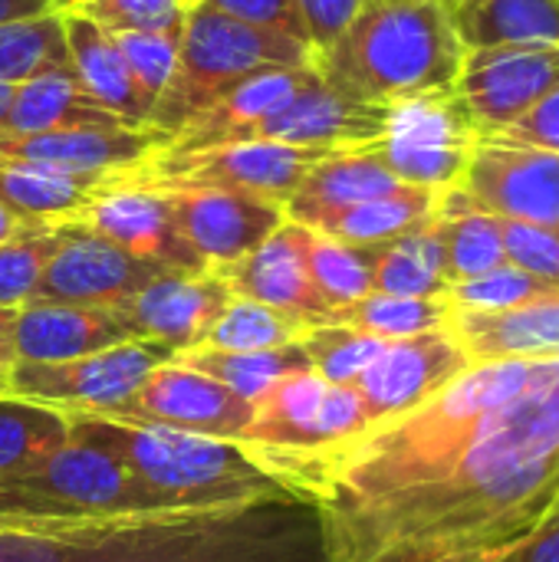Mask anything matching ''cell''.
Returning <instances> with one entry per match:
<instances>
[{
	"instance_id": "1",
	"label": "cell",
	"mask_w": 559,
	"mask_h": 562,
	"mask_svg": "<svg viewBox=\"0 0 559 562\" xmlns=\"http://www.w3.org/2000/svg\"><path fill=\"white\" fill-rule=\"evenodd\" d=\"M559 497V379L511 402L435 484L323 524L329 562H501Z\"/></svg>"
},
{
	"instance_id": "2",
	"label": "cell",
	"mask_w": 559,
	"mask_h": 562,
	"mask_svg": "<svg viewBox=\"0 0 559 562\" xmlns=\"http://www.w3.org/2000/svg\"><path fill=\"white\" fill-rule=\"evenodd\" d=\"M559 379V362H484L461 372L425 405L323 451H247L323 524L379 507L441 481L497 415Z\"/></svg>"
},
{
	"instance_id": "3",
	"label": "cell",
	"mask_w": 559,
	"mask_h": 562,
	"mask_svg": "<svg viewBox=\"0 0 559 562\" xmlns=\"http://www.w3.org/2000/svg\"><path fill=\"white\" fill-rule=\"evenodd\" d=\"M0 562H329L300 497L132 514L0 510Z\"/></svg>"
},
{
	"instance_id": "4",
	"label": "cell",
	"mask_w": 559,
	"mask_h": 562,
	"mask_svg": "<svg viewBox=\"0 0 559 562\" xmlns=\"http://www.w3.org/2000/svg\"><path fill=\"white\" fill-rule=\"evenodd\" d=\"M465 63L445 0L366 3L356 20L316 53V69L336 89L395 105L451 89Z\"/></svg>"
},
{
	"instance_id": "5",
	"label": "cell",
	"mask_w": 559,
	"mask_h": 562,
	"mask_svg": "<svg viewBox=\"0 0 559 562\" xmlns=\"http://www.w3.org/2000/svg\"><path fill=\"white\" fill-rule=\"evenodd\" d=\"M72 438L112 451L161 510L224 507L264 497H297L264 471L237 441L201 438L158 425H119L89 415H66Z\"/></svg>"
},
{
	"instance_id": "6",
	"label": "cell",
	"mask_w": 559,
	"mask_h": 562,
	"mask_svg": "<svg viewBox=\"0 0 559 562\" xmlns=\"http://www.w3.org/2000/svg\"><path fill=\"white\" fill-rule=\"evenodd\" d=\"M287 66H316V49L270 26H254L208 3H194L185 20L175 72L158 95L148 128L168 145L241 82Z\"/></svg>"
},
{
	"instance_id": "7",
	"label": "cell",
	"mask_w": 559,
	"mask_h": 562,
	"mask_svg": "<svg viewBox=\"0 0 559 562\" xmlns=\"http://www.w3.org/2000/svg\"><path fill=\"white\" fill-rule=\"evenodd\" d=\"M339 148H306L283 142H234L191 155L152 151L145 161L115 171L112 188H152V191H188V188H217L257 194L277 204H287L300 181L316 161Z\"/></svg>"
},
{
	"instance_id": "8",
	"label": "cell",
	"mask_w": 559,
	"mask_h": 562,
	"mask_svg": "<svg viewBox=\"0 0 559 562\" xmlns=\"http://www.w3.org/2000/svg\"><path fill=\"white\" fill-rule=\"evenodd\" d=\"M478 142L481 128L451 86L389 105L385 132L362 151L402 184L445 194L461 184Z\"/></svg>"
},
{
	"instance_id": "9",
	"label": "cell",
	"mask_w": 559,
	"mask_h": 562,
	"mask_svg": "<svg viewBox=\"0 0 559 562\" xmlns=\"http://www.w3.org/2000/svg\"><path fill=\"white\" fill-rule=\"evenodd\" d=\"M178 352L155 339H128L66 362H16L3 375L7 398L46 405L63 415H102L125 402L155 369Z\"/></svg>"
},
{
	"instance_id": "10",
	"label": "cell",
	"mask_w": 559,
	"mask_h": 562,
	"mask_svg": "<svg viewBox=\"0 0 559 562\" xmlns=\"http://www.w3.org/2000/svg\"><path fill=\"white\" fill-rule=\"evenodd\" d=\"M254 405L257 415L237 438L247 451H323L359 438L372 425L353 385H329L316 372L277 382Z\"/></svg>"
},
{
	"instance_id": "11",
	"label": "cell",
	"mask_w": 559,
	"mask_h": 562,
	"mask_svg": "<svg viewBox=\"0 0 559 562\" xmlns=\"http://www.w3.org/2000/svg\"><path fill=\"white\" fill-rule=\"evenodd\" d=\"M254 415L257 405L241 398L227 385L188 366L168 362L155 369L125 402L89 418H105L119 425H158L201 438L237 441L250 428Z\"/></svg>"
},
{
	"instance_id": "12",
	"label": "cell",
	"mask_w": 559,
	"mask_h": 562,
	"mask_svg": "<svg viewBox=\"0 0 559 562\" xmlns=\"http://www.w3.org/2000/svg\"><path fill=\"white\" fill-rule=\"evenodd\" d=\"M455 191L501 221L559 231V155L544 148L481 135Z\"/></svg>"
},
{
	"instance_id": "13",
	"label": "cell",
	"mask_w": 559,
	"mask_h": 562,
	"mask_svg": "<svg viewBox=\"0 0 559 562\" xmlns=\"http://www.w3.org/2000/svg\"><path fill=\"white\" fill-rule=\"evenodd\" d=\"M171 267L142 260L79 221L59 224V244L49 254L33 300L72 306H119Z\"/></svg>"
},
{
	"instance_id": "14",
	"label": "cell",
	"mask_w": 559,
	"mask_h": 562,
	"mask_svg": "<svg viewBox=\"0 0 559 562\" xmlns=\"http://www.w3.org/2000/svg\"><path fill=\"white\" fill-rule=\"evenodd\" d=\"M455 89L481 135L501 132L559 89V43L465 53Z\"/></svg>"
},
{
	"instance_id": "15",
	"label": "cell",
	"mask_w": 559,
	"mask_h": 562,
	"mask_svg": "<svg viewBox=\"0 0 559 562\" xmlns=\"http://www.w3.org/2000/svg\"><path fill=\"white\" fill-rule=\"evenodd\" d=\"M10 484L36 497H46L69 514L161 510L158 501L135 481V474L112 451L72 435L40 468Z\"/></svg>"
},
{
	"instance_id": "16",
	"label": "cell",
	"mask_w": 559,
	"mask_h": 562,
	"mask_svg": "<svg viewBox=\"0 0 559 562\" xmlns=\"http://www.w3.org/2000/svg\"><path fill=\"white\" fill-rule=\"evenodd\" d=\"M468 369H471L468 352L445 326L412 339L385 342L382 356L359 375L353 389L366 402L369 422L382 425L425 405Z\"/></svg>"
},
{
	"instance_id": "17",
	"label": "cell",
	"mask_w": 559,
	"mask_h": 562,
	"mask_svg": "<svg viewBox=\"0 0 559 562\" xmlns=\"http://www.w3.org/2000/svg\"><path fill=\"white\" fill-rule=\"evenodd\" d=\"M231 300L234 293L211 270H165L138 293L112 306V313L122 319L132 339H155L175 352H188L204 346Z\"/></svg>"
},
{
	"instance_id": "18",
	"label": "cell",
	"mask_w": 559,
	"mask_h": 562,
	"mask_svg": "<svg viewBox=\"0 0 559 562\" xmlns=\"http://www.w3.org/2000/svg\"><path fill=\"white\" fill-rule=\"evenodd\" d=\"M168 198L178 234L208 270L244 260L287 221L283 204L241 191L188 188L168 191Z\"/></svg>"
},
{
	"instance_id": "19",
	"label": "cell",
	"mask_w": 559,
	"mask_h": 562,
	"mask_svg": "<svg viewBox=\"0 0 559 562\" xmlns=\"http://www.w3.org/2000/svg\"><path fill=\"white\" fill-rule=\"evenodd\" d=\"M389 105L362 102L316 76L280 109L260 119L244 142H283L306 148H362L385 132Z\"/></svg>"
},
{
	"instance_id": "20",
	"label": "cell",
	"mask_w": 559,
	"mask_h": 562,
	"mask_svg": "<svg viewBox=\"0 0 559 562\" xmlns=\"http://www.w3.org/2000/svg\"><path fill=\"white\" fill-rule=\"evenodd\" d=\"M306 240L310 227L283 221L254 254L211 273H217L234 296L264 303L277 313L300 319L303 326L329 323L333 310L326 306L306 270Z\"/></svg>"
},
{
	"instance_id": "21",
	"label": "cell",
	"mask_w": 559,
	"mask_h": 562,
	"mask_svg": "<svg viewBox=\"0 0 559 562\" xmlns=\"http://www.w3.org/2000/svg\"><path fill=\"white\" fill-rule=\"evenodd\" d=\"M168 138L155 128L119 132H7L0 128V168L59 175H112L145 161Z\"/></svg>"
},
{
	"instance_id": "22",
	"label": "cell",
	"mask_w": 559,
	"mask_h": 562,
	"mask_svg": "<svg viewBox=\"0 0 559 562\" xmlns=\"http://www.w3.org/2000/svg\"><path fill=\"white\" fill-rule=\"evenodd\" d=\"M72 221L86 224L89 231L102 234L105 240L119 244L122 250L142 260H152L171 270H188V273L208 270L204 260L178 234L168 191L105 188Z\"/></svg>"
},
{
	"instance_id": "23",
	"label": "cell",
	"mask_w": 559,
	"mask_h": 562,
	"mask_svg": "<svg viewBox=\"0 0 559 562\" xmlns=\"http://www.w3.org/2000/svg\"><path fill=\"white\" fill-rule=\"evenodd\" d=\"M128 329L105 306L30 300L13 319L16 362H66L128 342Z\"/></svg>"
},
{
	"instance_id": "24",
	"label": "cell",
	"mask_w": 559,
	"mask_h": 562,
	"mask_svg": "<svg viewBox=\"0 0 559 562\" xmlns=\"http://www.w3.org/2000/svg\"><path fill=\"white\" fill-rule=\"evenodd\" d=\"M451 336L471 366L484 362H559V296L504 313L451 310Z\"/></svg>"
},
{
	"instance_id": "25",
	"label": "cell",
	"mask_w": 559,
	"mask_h": 562,
	"mask_svg": "<svg viewBox=\"0 0 559 562\" xmlns=\"http://www.w3.org/2000/svg\"><path fill=\"white\" fill-rule=\"evenodd\" d=\"M313 76H316V66H287V69H267L260 76L241 82L217 105H211L204 115H198L171 145H165V151L191 155V151L244 142V135L260 119H267L273 109H280Z\"/></svg>"
},
{
	"instance_id": "26",
	"label": "cell",
	"mask_w": 559,
	"mask_h": 562,
	"mask_svg": "<svg viewBox=\"0 0 559 562\" xmlns=\"http://www.w3.org/2000/svg\"><path fill=\"white\" fill-rule=\"evenodd\" d=\"M7 132H119L135 128L115 112H109L76 72H46L26 79L13 89L10 112L3 119Z\"/></svg>"
},
{
	"instance_id": "27",
	"label": "cell",
	"mask_w": 559,
	"mask_h": 562,
	"mask_svg": "<svg viewBox=\"0 0 559 562\" xmlns=\"http://www.w3.org/2000/svg\"><path fill=\"white\" fill-rule=\"evenodd\" d=\"M399 188H405V184L399 178H392L369 151L339 148L310 168V175L290 194L283 211H287V221L313 227L326 214H336L343 207L392 194Z\"/></svg>"
},
{
	"instance_id": "28",
	"label": "cell",
	"mask_w": 559,
	"mask_h": 562,
	"mask_svg": "<svg viewBox=\"0 0 559 562\" xmlns=\"http://www.w3.org/2000/svg\"><path fill=\"white\" fill-rule=\"evenodd\" d=\"M63 16V33H66V49L76 79L119 119H125L135 128H145L152 119V102L142 95L135 86L125 56L115 43L112 33L102 26L89 23L86 16H76L69 10H59Z\"/></svg>"
},
{
	"instance_id": "29",
	"label": "cell",
	"mask_w": 559,
	"mask_h": 562,
	"mask_svg": "<svg viewBox=\"0 0 559 562\" xmlns=\"http://www.w3.org/2000/svg\"><path fill=\"white\" fill-rule=\"evenodd\" d=\"M465 53L559 43V0H445Z\"/></svg>"
},
{
	"instance_id": "30",
	"label": "cell",
	"mask_w": 559,
	"mask_h": 562,
	"mask_svg": "<svg viewBox=\"0 0 559 562\" xmlns=\"http://www.w3.org/2000/svg\"><path fill=\"white\" fill-rule=\"evenodd\" d=\"M438 204H441L438 191L405 184L392 194L326 214L310 231L343 240V244H353V247H379V244H389V240L422 227L425 221H432L438 214Z\"/></svg>"
},
{
	"instance_id": "31",
	"label": "cell",
	"mask_w": 559,
	"mask_h": 562,
	"mask_svg": "<svg viewBox=\"0 0 559 562\" xmlns=\"http://www.w3.org/2000/svg\"><path fill=\"white\" fill-rule=\"evenodd\" d=\"M112 175H59L33 168H0V207L33 224H63L79 217V211L105 188Z\"/></svg>"
},
{
	"instance_id": "32",
	"label": "cell",
	"mask_w": 559,
	"mask_h": 562,
	"mask_svg": "<svg viewBox=\"0 0 559 562\" xmlns=\"http://www.w3.org/2000/svg\"><path fill=\"white\" fill-rule=\"evenodd\" d=\"M448 273H445V244L438 214L422 227L379 244L372 260V293L389 296H448Z\"/></svg>"
},
{
	"instance_id": "33",
	"label": "cell",
	"mask_w": 559,
	"mask_h": 562,
	"mask_svg": "<svg viewBox=\"0 0 559 562\" xmlns=\"http://www.w3.org/2000/svg\"><path fill=\"white\" fill-rule=\"evenodd\" d=\"M438 227L445 244L448 283H465L507 263L504 221L481 207H471L455 188L441 194Z\"/></svg>"
},
{
	"instance_id": "34",
	"label": "cell",
	"mask_w": 559,
	"mask_h": 562,
	"mask_svg": "<svg viewBox=\"0 0 559 562\" xmlns=\"http://www.w3.org/2000/svg\"><path fill=\"white\" fill-rule=\"evenodd\" d=\"M171 362L188 366L194 372H204L208 379L227 385L247 402H257L267 395L277 382L297 375V372H313L310 359L300 342L280 346V349H264V352H221V349H188L178 352Z\"/></svg>"
},
{
	"instance_id": "35",
	"label": "cell",
	"mask_w": 559,
	"mask_h": 562,
	"mask_svg": "<svg viewBox=\"0 0 559 562\" xmlns=\"http://www.w3.org/2000/svg\"><path fill=\"white\" fill-rule=\"evenodd\" d=\"M69 435V418L63 412L0 395V481L30 474L59 451Z\"/></svg>"
},
{
	"instance_id": "36",
	"label": "cell",
	"mask_w": 559,
	"mask_h": 562,
	"mask_svg": "<svg viewBox=\"0 0 559 562\" xmlns=\"http://www.w3.org/2000/svg\"><path fill=\"white\" fill-rule=\"evenodd\" d=\"M448 319H451L448 296L422 300V296H389V293H369L349 306L333 310V316H329V323L353 326V329L369 333L385 342L445 329Z\"/></svg>"
},
{
	"instance_id": "37",
	"label": "cell",
	"mask_w": 559,
	"mask_h": 562,
	"mask_svg": "<svg viewBox=\"0 0 559 562\" xmlns=\"http://www.w3.org/2000/svg\"><path fill=\"white\" fill-rule=\"evenodd\" d=\"M69 49L59 10L0 23V82L20 86L46 72H69Z\"/></svg>"
},
{
	"instance_id": "38",
	"label": "cell",
	"mask_w": 559,
	"mask_h": 562,
	"mask_svg": "<svg viewBox=\"0 0 559 562\" xmlns=\"http://www.w3.org/2000/svg\"><path fill=\"white\" fill-rule=\"evenodd\" d=\"M372 260L376 247H353L310 231L306 270L329 310L349 306L372 293Z\"/></svg>"
},
{
	"instance_id": "39",
	"label": "cell",
	"mask_w": 559,
	"mask_h": 562,
	"mask_svg": "<svg viewBox=\"0 0 559 562\" xmlns=\"http://www.w3.org/2000/svg\"><path fill=\"white\" fill-rule=\"evenodd\" d=\"M303 323L277 313L264 303L254 300H241L234 296L227 303V310L221 313V319L214 323V329L208 333L204 346L198 349H221V352H264V349H280V346H293L303 336Z\"/></svg>"
},
{
	"instance_id": "40",
	"label": "cell",
	"mask_w": 559,
	"mask_h": 562,
	"mask_svg": "<svg viewBox=\"0 0 559 562\" xmlns=\"http://www.w3.org/2000/svg\"><path fill=\"white\" fill-rule=\"evenodd\" d=\"M300 346L310 359V369L329 385H356L359 375L382 356L385 339L359 333L343 323L306 326Z\"/></svg>"
},
{
	"instance_id": "41",
	"label": "cell",
	"mask_w": 559,
	"mask_h": 562,
	"mask_svg": "<svg viewBox=\"0 0 559 562\" xmlns=\"http://www.w3.org/2000/svg\"><path fill=\"white\" fill-rule=\"evenodd\" d=\"M547 296H559V290L511 260L491 273L448 286L451 310H468V313H504V310H517Z\"/></svg>"
},
{
	"instance_id": "42",
	"label": "cell",
	"mask_w": 559,
	"mask_h": 562,
	"mask_svg": "<svg viewBox=\"0 0 559 562\" xmlns=\"http://www.w3.org/2000/svg\"><path fill=\"white\" fill-rule=\"evenodd\" d=\"M59 244V224H26L0 244V306L20 310L33 300L40 273Z\"/></svg>"
},
{
	"instance_id": "43",
	"label": "cell",
	"mask_w": 559,
	"mask_h": 562,
	"mask_svg": "<svg viewBox=\"0 0 559 562\" xmlns=\"http://www.w3.org/2000/svg\"><path fill=\"white\" fill-rule=\"evenodd\" d=\"M191 7L188 0H69L63 10L105 33H185Z\"/></svg>"
},
{
	"instance_id": "44",
	"label": "cell",
	"mask_w": 559,
	"mask_h": 562,
	"mask_svg": "<svg viewBox=\"0 0 559 562\" xmlns=\"http://www.w3.org/2000/svg\"><path fill=\"white\" fill-rule=\"evenodd\" d=\"M112 36L125 56V66H128L135 86L155 109L158 95L165 92V86L175 72L181 33H112Z\"/></svg>"
},
{
	"instance_id": "45",
	"label": "cell",
	"mask_w": 559,
	"mask_h": 562,
	"mask_svg": "<svg viewBox=\"0 0 559 562\" xmlns=\"http://www.w3.org/2000/svg\"><path fill=\"white\" fill-rule=\"evenodd\" d=\"M504 250L511 263L559 290V231L504 221Z\"/></svg>"
},
{
	"instance_id": "46",
	"label": "cell",
	"mask_w": 559,
	"mask_h": 562,
	"mask_svg": "<svg viewBox=\"0 0 559 562\" xmlns=\"http://www.w3.org/2000/svg\"><path fill=\"white\" fill-rule=\"evenodd\" d=\"M227 16H237L244 23H254V26H270V30H280L293 40H303L310 43L306 36V26L300 20V10L293 0H201ZM313 46V43H310Z\"/></svg>"
},
{
	"instance_id": "47",
	"label": "cell",
	"mask_w": 559,
	"mask_h": 562,
	"mask_svg": "<svg viewBox=\"0 0 559 562\" xmlns=\"http://www.w3.org/2000/svg\"><path fill=\"white\" fill-rule=\"evenodd\" d=\"M484 138H501V142L530 145V148H544L550 155H559V89L550 92L547 99H540L530 112H524L507 128L491 132Z\"/></svg>"
},
{
	"instance_id": "48",
	"label": "cell",
	"mask_w": 559,
	"mask_h": 562,
	"mask_svg": "<svg viewBox=\"0 0 559 562\" xmlns=\"http://www.w3.org/2000/svg\"><path fill=\"white\" fill-rule=\"evenodd\" d=\"M313 49H326L366 7V0H293Z\"/></svg>"
},
{
	"instance_id": "49",
	"label": "cell",
	"mask_w": 559,
	"mask_h": 562,
	"mask_svg": "<svg viewBox=\"0 0 559 562\" xmlns=\"http://www.w3.org/2000/svg\"><path fill=\"white\" fill-rule=\"evenodd\" d=\"M501 562H559V517H547L527 540H521Z\"/></svg>"
},
{
	"instance_id": "50",
	"label": "cell",
	"mask_w": 559,
	"mask_h": 562,
	"mask_svg": "<svg viewBox=\"0 0 559 562\" xmlns=\"http://www.w3.org/2000/svg\"><path fill=\"white\" fill-rule=\"evenodd\" d=\"M0 510H10V514H69L46 497H36L30 491L13 487L10 481H0Z\"/></svg>"
},
{
	"instance_id": "51",
	"label": "cell",
	"mask_w": 559,
	"mask_h": 562,
	"mask_svg": "<svg viewBox=\"0 0 559 562\" xmlns=\"http://www.w3.org/2000/svg\"><path fill=\"white\" fill-rule=\"evenodd\" d=\"M66 3H69V0H0V23L43 16V13L63 10Z\"/></svg>"
},
{
	"instance_id": "52",
	"label": "cell",
	"mask_w": 559,
	"mask_h": 562,
	"mask_svg": "<svg viewBox=\"0 0 559 562\" xmlns=\"http://www.w3.org/2000/svg\"><path fill=\"white\" fill-rule=\"evenodd\" d=\"M13 319L16 310L0 306V375H7L16 366V349H13Z\"/></svg>"
},
{
	"instance_id": "53",
	"label": "cell",
	"mask_w": 559,
	"mask_h": 562,
	"mask_svg": "<svg viewBox=\"0 0 559 562\" xmlns=\"http://www.w3.org/2000/svg\"><path fill=\"white\" fill-rule=\"evenodd\" d=\"M26 224H33V221H23V217H16V214H10L7 207H0V244H7L13 234H20Z\"/></svg>"
},
{
	"instance_id": "54",
	"label": "cell",
	"mask_w": 559,
	"mask_h": 562,
	"mask_svg": "<svg viewBox=\"0 0 559 562\" xmlns=\"http://www.w3.org/2000/svg\"><path fill=\"white\" fill-rule=\"evenodd\" d=\"M13 89H16V86H3V82H0V125H3V119H7V112H10Z\"/></svg>"
},
{
	"instance_id": "55",
	"label": "cell",
	"mask_w": 559,
	"mask_h": 562,
	"mask_svg": "<svg viewBox=\"0 0 559 562\" xmlns=\"http://www.w3.org/2000/svg\"><path fill=\"white\" fill-rule=\"evenodd\" d=\"M366 3H399V0H366Z\"/></svg>"
},
{
	"instance_id": "56",
	"label": "cell",
	"mask_w": 559,
	"mask_h": 562,
	"mask_svg": "<svg viewBox=\"0 0 559 562\" xmlns=\"http://www.w3.org/2000/svg\"><path fill=\"white\" fill-rule=\"evenodd\" d=\"M550 517H559V497H557V504H554V510H550Z\"/></svg>"
},
{
	"instance_id": "57",
	"label": "cell",
	"mask_w": 559,
	"mask_h": 562,
	"mask_svg": "<svg viewBox=\"0 0 559 562\" xmlns=\"http://www.w3.org/2000/svg\"><path fill=\"white\" fill-rule=\"evenodd\" d=\"M0 392H3V375H0Z\"/></svg>"
},
{
	"instance_id": "58",
	"label": "cell",
	"mask_w": 559,
	"mask_h": 562,
	"mask_svg": "<svg viewBox=\"0 0 559 562\" xmlns=\"http://www.w3.org/2000/svg\"><path fill=\"white\" fill-rule=\"evenodd\" d=\"M188 3H198V0H188Z\"/></svg>"
}]
</instances>
